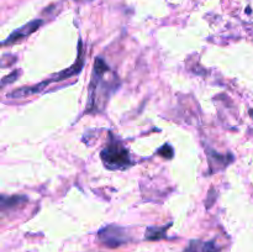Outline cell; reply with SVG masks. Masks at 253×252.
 Here are the masks:
<instances>
[{
	"mask_svg": "<svg viewBox=\"0 0 253 252\" xmlns=\"http://www.w3.org/2000/svg\"><path fill=\"white\" fill-rule=\"evenodd\" d=\"M118 78L110 71L108 64L101 58H96L94 63L93 76L89 84V98L86 111L98 113L105 106L110 94L118 88Z\"/></svg>",
	"mask_w": 253,
	"mask_h": 252,
	"instance_id": "1",
	"label": "cell"
},
{
	"mask_svg": "<svg viewBox=\"0 0 253 252\" xmlns=\"http://www.w3.org/2000/svg\"><path fill=\"white\" fill-rule=\"evenodd\" d=\"M78 47H79L78 57H77V61L73 66L69 67V68L66 69V71H62V72H59V73L53 74V76L49 77L47 81L42 82V83H40V84H36V85L30 86V88H27L26 86V88L17 89V90L12 91L11 94H9V96H11V98H24V96L32 95V94H36V93H39V91L43 90V89L46 88L49 83H53V82H62V81H64V79H68V78H71V77L77 76V74H78L79 72L83 69V66H84L83 48H82L81 41H79Z\"/></svg>",
	"mask_w": 253,
	"mask_h": 252,
	"instance_id": "2",
	"label": "cell"
},
{
	"mask_svg": "<svg viewBox=\"0 0 253 252\" xmlns=\"http://www.w3.org/2000/svg\"><path fill=\"white\" fill-rule=\"evenodd\" d=\"M101 161H103L104 166L111 170L126 169L132 165L127 148H125V146L121 145L113 136L110 137V141L105 146V148L101 151Z\"/></svg>",
	"mask_w": 253,
	"mask_h": 252,
	"instance_id": "3",
	"label": "cell"
},
{
	"mask_svg": "<svg viewBox=\"0 0 253 252\" xmlns=\"http://www.w3.org/2000/svg\"><path fill=\"white\" fill-rule=\"evenodd\" d=\"M99 240L109 247H118L128 241V234L126 229L118 225H108L98 234Z\"/></svg>",
	"mask_w": 253,
	"mask_h": 252,
	"instance_id": "4",
	"label": "cell"
},
{
	"mask_svg": "<svg viewBox=\"0 0 253 252\" xmlns=\"http://www.w3.org/2000/svg\"><path fill=\"white\" fill-rule=\"evenodd\" d=\"M41 25H42L41 20H35V21H31L30 24H27V25H25V26L20 27L19 30H15V31L12 32V34L10 35V36L7 37L6 40H5L4 44L14 43V42L19 41V40H22V39H25V37L30 36V35H31L32 32L36 31V30L39 29Z\"/></svg>",
	"mask_w": 253,
	"mask_h": 252,
	"instance_id": "5",
	"label": "cell"
},
{
	"mask_svg": "<svg viewBox=\"0 0 253 252\" xmlns=\"http://www.w3.org/2000/svg\"><path fill=\"white\" fill-rule=\"evenodd\" d=\"M169 227V225L165 227H148L146 231V239L147 240H160L166 236V230Z\"/></svg>",
	"mask_w": 253,
	"mask_h": 252,
	"instance_id": "6",
	"label": "cell"
},
{
	"mask_svg": "<svg viewBox=\"0 0 253 252\" xmlns=\"http://www.w3.org/2000/svg\"><path fill=\"white\" fill-rule=\"evenodd\" d=\"M158 153L162 155L165 158H172L173 155H174V151L170 147V145H165L162 148L158 150Z\"/></svg>",
	"mask_w": 253,
	"mask_h": 252,
	"instance_id": "7",
	"label": "cell"
},
{
	"mask_svg": "<svg viewBox=\"0 0 253 252\" xmlns=\"http://www.w3.org/2000/svg\"><path fill=\"white\" fill-rule=\"evenodd\" d=\"M185 252H194V250H193L192 247L189 246V247H188V249H187V251H185Z\"/></svg>",
	"mask_w": 253,
	"mask_h": 252,
	"instance_id": "8",
	"label": "cell"
},
{
	"mask_svg": "<svg viewBox=\"0 0 253 252\" xmlns=\"http://www.w3.org/2000/svg\"><path fill=\"white\" fill-rule=\"evenodd\" d=\"M251 114H252V115H253V110H252V111H251Z\"/></svg>",
	"mask_w": 253,
	"mask_h": 252,
	"instance_id": "9",
	"label": "cell"
}]
</instances>
